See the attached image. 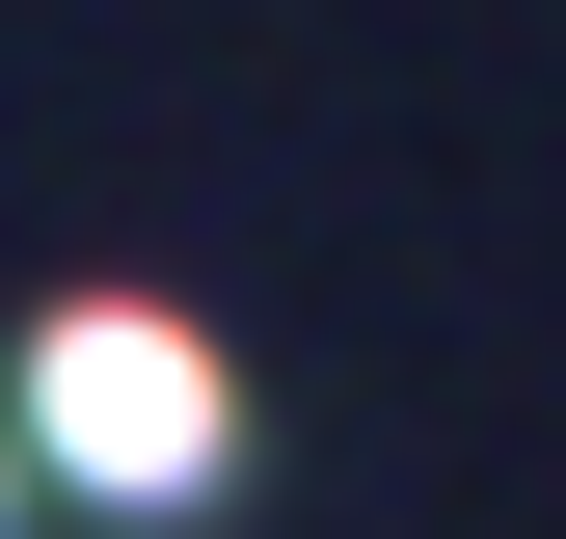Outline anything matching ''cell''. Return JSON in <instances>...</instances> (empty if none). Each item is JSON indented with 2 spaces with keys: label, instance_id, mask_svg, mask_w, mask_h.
I'll use <instances>...</instances> for the list:
<instances>
[{
  "label": "cell",
  "instance_id": "cell-1",
  "mask_svg": "<svg viewBox=\"0 0 566 539\" xmlns=\"http://www.w3.org/2000/svg\"><path fill=\"white\" fill-rule=\"evenodd\" d=\"M0 458H54L82 512H189L243 458V378L189 351L163 297H82V324H28V432H0Z\"/></svg>",
  "mask_w": 566,
  "mask_h": 539
},
{
  "label": "cell",
  "instance_id": "cell-2",
  "mask_svg": "<svg viewBox=\"0 0 566 539\" xmlns=\"http://www.w3.org/2000/svg\"><path fill=\"white\" fill-rule=\"evenodd\" d=\"M0 486H28V458H0Z\"/></svg>",
  "mask_w": 566,
  "mask_h": 539
}]
</instances>
